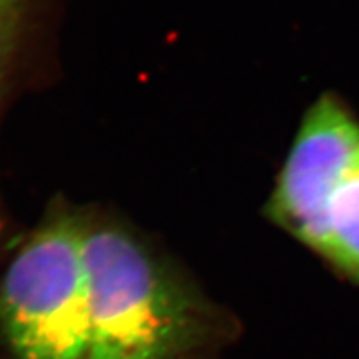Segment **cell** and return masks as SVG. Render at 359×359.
Segmentation results:
<instances>
[{"label": "cell", "instance_id": "6da1fadb", "mask_svg": "<svg viewBox=\"0 0 359 359\" xmlns=\"http://www.w3.org/2000/svg\"><path fill=\"white\" fill-rule=\"evenodd\" d=\"M90 283L87 359H183L206 338L195 294L128 231L85 224Z\"/></svg>", "mask_w": 359, "mask_h": 359}, {"label": "cell", "instance_id": "7a4b0ae2", "mask_svg": "<svg viewBox=\"0 0 359 359\" xmlns=\"http://www.w3.org/2000/svg\"><path fill=\"white\" fill-rule=\"evenodd\" d=\"M85 224L57 218L34 233L0 283V331L17 359H87Z\"/></svg>", "mask_w": 359, "mask_h": 359}, {"label": "cell", "instance_id": "3957f363", "mask_svg": "<svg viewBox=\"0 0 359 359\" xmlns=\"http://www.w3.org/2000/svg\"><path fill=\"white\" fill-rule=\"evenodd\" d=\"M359 147V118L336 93L304 114L266 203V217L314 253L338 178Z\"/></svg>", "mask_w": 359, "mask_h": 359}, {"label": "cell", "instance_id": "277c9868", "mask_svg": "<svg viewBox=\"0 0 359 359\" xmlns=\"http://www.w3.org/2000/svg\"><path fill=\"white\" fill-rule=\"evenodd\" d=\"M314 255L344 281L359 286V147L327 200Z\"/></svg>", "mask_w": 359, "mask_h": 359}, {"label": "cell", "instance_id": "5b68a950", "mask_svg": "<svg viewBox=\"0 0 359 359\" xmlns=\"http://www.w3.org/2000/svg\"><path fill=\"white\" fill-rule=\"evenodd\" d=\"M4 42H6V2L0 0V62L4 55Z\"/></svg>", "mask_w": 359, "mask_h": 359}]
</instances>
